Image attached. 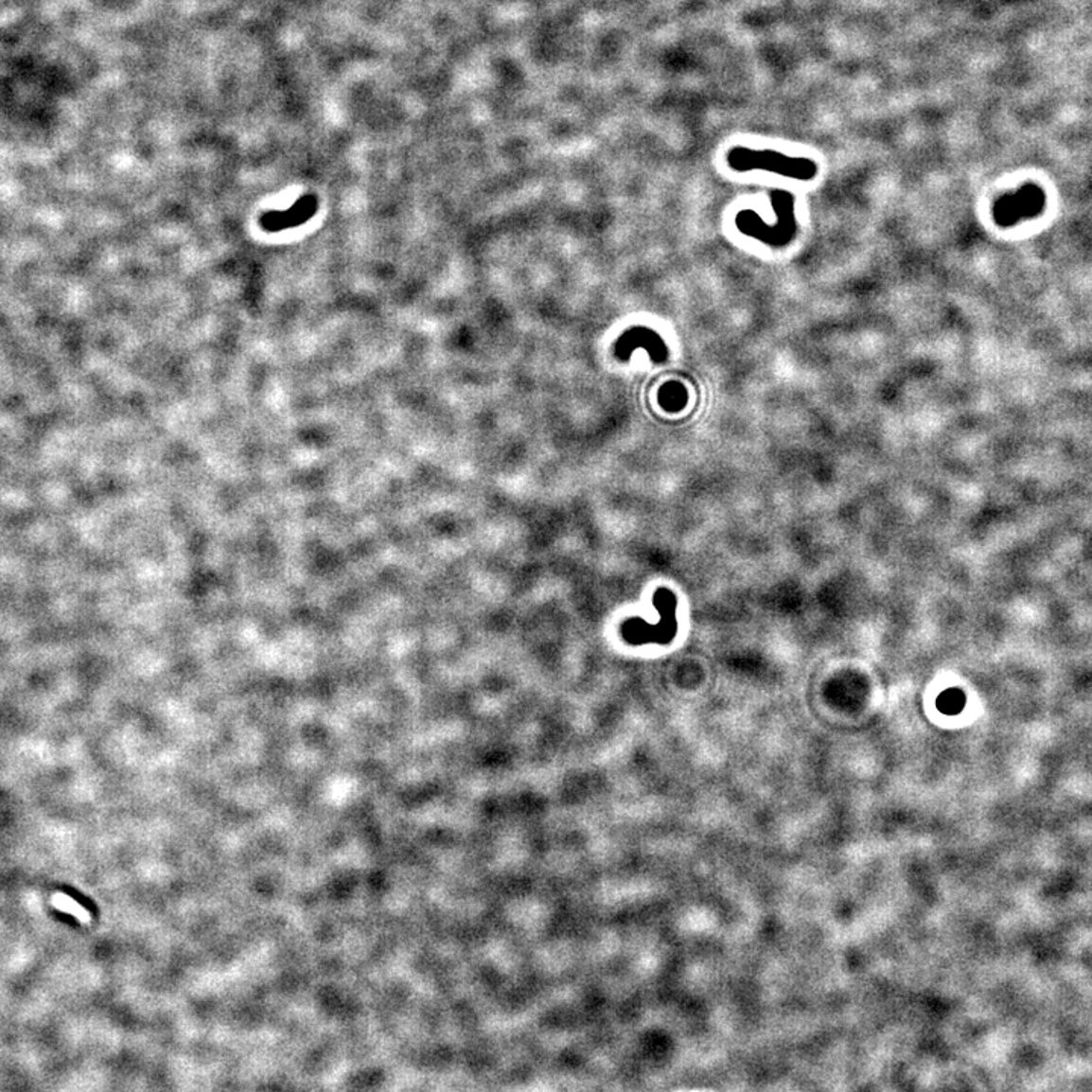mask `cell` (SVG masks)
Masks as SVG:
<instances>
[{
  "label": "cell",
  "instance_id": "cell-7",
  "mask_svg": "<svg viewBox=\"0 0 1092 1092\" xmlns=\"http://www.w3.org/2000/svg\"><path fill=\"white\" fill-rule=\"evenodd\" d=\"M965 706V696L962 692L958 689H950V691L943 692L942 696L938 699V707L943 713L956 714L962 712Z\"/></svg>",
  "mask_w": 1092,
  "mask_h": 1092
},
{
  "label": "cell",
  "instance_id": "cell-6",
  "mask_svg": "<svg viewBox=\"0 0 1092 1092\" xmlns=\"http://www.w3.org/2000/svg\"><path fill=\"white\" fill-rule=\"evenodd\" d=\"M688 390L680 382H668L659 392V404L669 413L681 412L688 405Z\"/></svg>",
  "mask_w": 1092,
  "mask_h": 1092
},
{
  "label": "cell",
  "instance_id": "cell-5",
  "mask_svg": "<svg viewBox=\"0 0 1092 1092\" xmlns=\"http://www.w3.org/2000/svg\"><path fill=\"white\" fill-rule=\"evenodd\" d=\"M314 211H316V201L313 198L302 199L287 213L268 214L264 218V228L269 231H276L284 230L289 226H296L298 223L306 222Z\"/></svg>",
  "mask_w": 1092,
  "mask_h": 1092
},
{
  "label": "cell",
  "instance_id": "cell-2",
  "mask_svg": "<svg viewBox=\"0 0 1092 1092\" xmlns=\"http://www.w3.org/2000/svg\"><path fill=\"white\" fill-rule=\"evenodd\" d=\"M772 199L779 203L782 208V220L776 226H769L766 223L760 222V218L752 211H742L737 214L736 226L737 230L741 231L745 236L757 238L766 243V245L777 246L782 248V238L779 233L784 236V240L789 241L795 238L797 233V225H795L794 216V199L787 193H774Z\"/></svg>",
  "mask_w": 1092,
  "mask_h": 1092
},
{
  "label": "cell",
  "instance_id": "cell-4",
  "mask_svg": "<svg viewBox=\"0 0 1092 1092\" xmlns=\"http://www.w3.org/2000/svg\"><path fill=\"white\" fill-rule=\"evenodd\" d=\"M636 348L646 349L654 363H663L669 356L665 342L661 341L656 331L646 326H634L619 337L615 344V356L626 361Z\"/></svg>",
  "mask_w": 1092,
  "mask_h": 1092
},
{
  "label": "cell",
  "instance_id": "cell-3",
  "mask_svg": "<svg viewBox=\"0 0 1092 1092\" xmlns=\"http://www.w3.org/2000/svg\"><path fill=\"white\" fill-rule=\"evenodd\" d=\"M1046 206V195L1036 185H1024L1020 190L1001 196L994 203V222L1001 228L1016 225L1026 219H1033Z\"/></svg>",
  "mask_w": 1092,
  "mask_h": 1092
},
{
  "label": "cell",
  "instance_id": "cell-1",
  "mask_svg": "<svg viewBox=\"0 0 1092 1092\" xmlns=\"http://www.w3.org/2000/svg\"><path fill=\"white\" fill-rule=\"evenodd\" d=\"M727 165L737 173L762 172L809 183L818 176L817 161L806 157H792L787 153L769 150H751L736 146L727 152Z\"/></svg>",
  "mask_w": 1092,
  "mask_h": 1092
}]
</instances>
